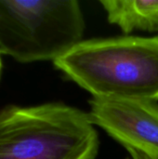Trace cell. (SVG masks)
Returning a JSON list of instances; mask_svg holds the SVG:
<instances>
[{
  "label": "cell",
  "instance_id": "6da1fadb",
  "mask_svg": "<svg viewBox=\"0 0 158 159\" xmlns=\"http://www.w3.org/2000/svg\"><path fill=\"white\" fill-rule=\"evenodd\" d=\"M53 63L92 97L158 102V35L83 40Z\"/></svg>",
  "mask_w": 158,
  "mask_h": 159
},
{
  "label": "cell",
  "instance_id": "7a4b0ae2",
  "mask_svg": "<svg viewBox=\"0 0 158 159\" xmlns=\"http://www.w3.org/2000/svg\"><path fill=\"white\" fill-rule=\"evenodd\" d=\"M99 135L88 113L62 102L0 110V159H95Z\"/></svg>",
  "mask_w": 158,
  "mask_h": 159
},
{
  "label": "cell",
  "instance_id": "3957f363",
  "mask_svg": "<svg viewBox=\"0 0 158 159\" xmlns=\"http://www.w3.org/2000/svg\"><path fill=\"white\" fill-rule=\"evenodd\" d=\"M76 0H0V53L20 62L56 61L83 41Z\"/></svg>",
  "mask_w": 158,
  "mask_h": 159
},
{
  "label": "cell",
  "instance_id": "277c9868",
  "mask_svg": "<svg viewBox=\"0 0 158 159\" xmlns=\"http://www.w3.org/2000/svg\"><path fill=\"white\" fill-rule=\"evenodd\" d=\"M88 116L95 126L126 149L158 159V102L151 100L96 98L88 102Z\"/></svg>",
  "mask_w": 158,
  "mask_h": 159
},
{
  "label": "cell",
  "instance_id": "5b68a950",
  "mask_svg": "<svg viewBox=\"0 0 158 159\" xmlns=\"http://www.w3.org/2000/svg\"><path fill=\"white\" fill-rule=\"evenodd\" d=\"M110 23L124 34L133 31L158 33V0H101Z\"/></svg>",
  "mask_w": 158,
  "mask_h": 159
},
{
  "label": "cell",
  "instance_id": "8992f818",
  "mask_svg": "<svg viewBox=\"0 0 158 159\" xmlns=\"http://www.w3.org/2000/svg\"><path fill=\"white\" fill-rule=\"evenodd\" d=\"M127 151L129 153L130 155V157H127L126 159H154L152 158L151 157H149L148 155L141 152V151H138L136 149H132V148H128Z\"/></svg>",
  "mask_w": 158,
  "mask_h": 159
},
{
  "label": "cell",
  "instance_id": "52a82bcc",
  "mask_svg": "<svg viewBox=\"0 0 158 159\" xmlns=\"http://www.w3.org/2000/svg\"><path fill=\"white\" fill-rule=\"evenodd\" d=\"M0 76H1V61H0Z\"/></svg>",
  "mask_w": 158,
  "mask_h": 159
}]
</instances>
